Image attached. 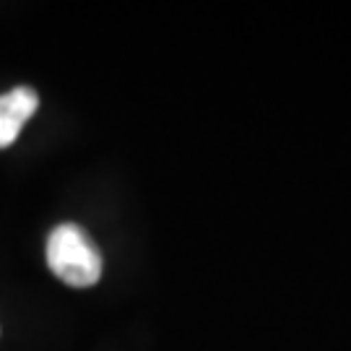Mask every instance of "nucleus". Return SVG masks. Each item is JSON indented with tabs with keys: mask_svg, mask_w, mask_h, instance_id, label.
<instances>
[{
	"mask_svg": "<svg viewBox=\"0 0 351 351\" xmlns=\"http://www.w3.org/2000/svg\"><path fill=\"white\" fill-rule=\"evenodd\" d=\"M47 265L63 284L94 287L101 276V255L78 224L55 226L47 237Z\"/></svg>",
	"mask_w": 351,
	"mask_h": 351,
	"instance_id": "f257e3e1",
	"label": "nucleus"
},
{
	"mask_svg": "<svg viewBox=\"0 0 351 351\" xmlns=\"http://www.w3.org/2000/svg\"><path fill=\"white\" fill-rule=\"evenodd\" d=\"M39 97L34 88L19 86L8 94H0V149H8L16 143L21 128L37 112Z\"/></svg>",
	"mask_w": 351,
	"mask_h": 351,
	"instance_id": "f03ea898",
	"label": "nucleus"
}]
</instances>
